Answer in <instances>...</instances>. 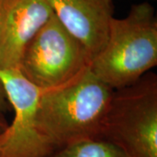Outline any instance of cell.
<instances>
[{
  "instance_id": "1",
  "label": "cell",
  "mask_w": 157,
  "mask_h": 157,
  "mask_svg": "<svg viewBox=\"0 0 157 157\" xmlns=\"http://www.w3.org/2000/svg\"><path fill=\"white\" fill-rule=\"evenodd\" d=\"M114 90L86 68L69 82L41 91L36 127L51 154L86 140H101Z\"/></svg>"
},
{
  "instance_id": "2",
  "label": "cell",
  "mask_w": 157,
  "mask_h": 157,
  "mask_svg": "<svg viewBox=\"0 0 157 157\" xmlns=\"http://www.w3.org/2000/svg\"><path fill=\"white\" fill-rule=\"evenodd\" d=\"M156 65V17L154 7L143 2L131 6L125 17H113L107 42L90 69L117 90L135 83Z\"/></svg>"
},
{
  "instance_id": "3",
  "label": "cell",
  "mask_w": 157,
  "mask_h": 157,
  "mask_svg": "<svg viewBox=\"0 0 157 157\" xmlns=\"http://www.w3.org/2000/svg\"><path fill=\"white\" fill-rule=\"evenodd\" d=\"M101 140L130 157H157V76L147 73L133 85L113 91Z\"/></svg>"
},
{
  "instance_id": "4",
  "label": "cell",
  "mask_w": 157,
  "mask_h": 157,
  "mask_svg": "<svg viewBox=\"0 0 157 157\" xmlns=\"http://www.w3.org/2000/svg\"><path fill=\"white\" fill-rule=\"evenodd\" d=\"M91 61L82 44L53 13L25 46L17 70L45 91L69 82L90 67Z\"/></svg>"
},
{
  "instance_id": "5",
  "label": "cell",
  "mask_w": 157,
  "mask_h": 157,
  "mask_svg": "<svg viewBox=\"0 0 157 157\" xmlns=\"http://www.w3.org/2000/svg\"><path fill=\"white\" fill-rule=\"evenodd\" d=\"M14 118L0 133V157H46L51 155L36 127V107L41 90L18 70L0 71Z\"/></svg>"
},
{
  "instance_id": "6",
  "label": "cell",
  "mask_w": 157,
  "mask_h": 157,
  "mask_svg": "<svg viewBox=\"0 0 157 157\" xmlns=\"http://www.w3.org/2000/svg\"><path fill=\"white\" fill-rule=\"evenodd\" d=\"M52 14L46 0H0V71L18 69L25 46Z\"/></svg>"
},
{
  "instance_id": "7",
  "label": "cell",
  "mask_w": 157,
  "mask_h": 157,
  "mask_svg": "<svg viewBox=\"0 0 157 157\" xmlns=\"http://www.w3.org/2000/svg\"><path fill=\"white\" fill-rule=\"evenodd\" d=\"M57 18L78 39L91 59L107 42L113 0H46Z\"/></svg>"
},
{
  "instance_id": "8",
  "label": "cell",
  "mask_w": 157,
  "mask_h": 157,
  "mask_svg": "<svg viewBox=\"0 0 157 157\" xmlns=\"http://www.w3.org/2000/svg\"><path fill=\"white\" fill-rule=\"evenodd\" d=\"M46 157H130L115 144L105 140L78 141Z\"/></svg>"
},
{
  "instance_id": "9",
  "label": "cell",
  "mask_w": 157,
  "mask_h": 157,
  "mask_svg": "<svg viewBox=\"0 0 157 157\" xmlns=\"http://www.w3.org/2000/svg\"><path fill=\"white\" fill-rule=\"evenodd\" d=\"M11 110V104L8 101L5 87H4V86L0 80V112L5 113L6 112H10Z\"/></svg>"
},
{
  "instance_id": "10",
  "label": "cell",
  "mask_w": 157,
  "mask_h": 157,
  "mask_svg": "<svg viewBox=\"0 0 157 157\" xmlns=\"http://www.w3.org/2000/svg\"><path fill=\"white\" fill-rule=\"evenodd\" d=\"M8 122L4 115V113L0 112V133H2L7 128Z\"/></svg>"
}]
</instances>
